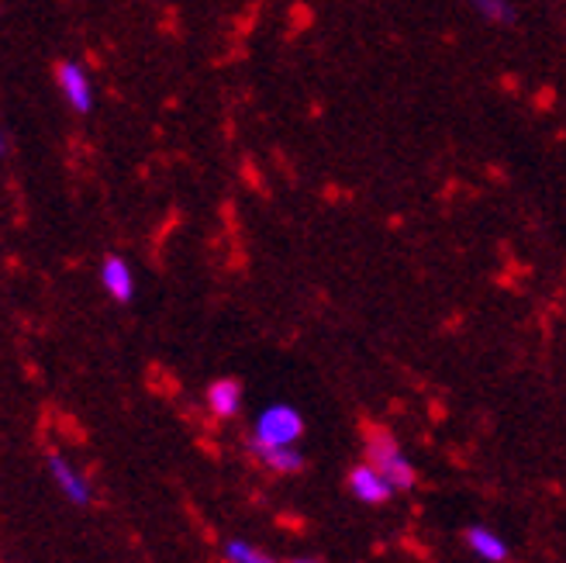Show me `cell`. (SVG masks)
<instances>
[{"instance_id": "11", "label": "cell", "mask_w": 566, "mask_h": 563, "mask_svg": "<svg viewBox=\"0 0 566 563\" xmlns=\"http://www.w3.org/2000/svg\"><path fill=\"white\" fill-rule=\"evenodd\" d=\"M224 560L229 563H276L270 553L256 550V546H249L242 540H232V543H224Z\"/></svg>"}, {"instance_id": "5", "label": "cell", "mask_w": 566, "mask_h": 563, "mask_svg": "<svg viewBox=\"0 0 566 563\" xmlns=\"http://www.w3.org/2000/svg\"><path fill=\"white\" fill-rule=\"evenodd\" d=\"M101 288L107 291L111 301H118V304H128L135 298V277H132V267L122 260V257H104L101 260Z\"/></svg>"}, {"instance_id": "8", "label": "cell", "mask_w": 566, "mask_h": 563, "mask_svg": "<svg viewBox=\"0 0 566 563\" xmlns=\"http://www.w3.org/2000/svg\"><path fill=\"white\" fill-rule=\"evenodd\" d=\"M467 546L488 563H504L507 560V543L497 536V532L484 529V525H470L467 529Z\"/></svg>"}, {"instance_id": "2", "label": "cell", "mask_w": 566, "mask_h": 563, "mask_svg": "<svg viewBox=\"0 0 566 563\" xmlns=\"http://www.w3.org/2000/svg\"><path fill=\"white\" fill-rule=\"evenodd\" d=\"M301 436H304V418H301V411L291 408V405H270L256 418V426H252L249 449L260 457V453H266V449L294 446Z\"/></svg>"}, {"instance_id": "3", "label": "cell", "mask_w": 566, "mask_h": 563, "mask_svg": "<svg viewBox=\"0 0 566 563\" xmlns=\"http://www.w3.org/2000/svg\"><path fill=\"white\" fill-rule=\"evenodd\" d=\"M55 87H60L63 101L76 111V115H87V111L94 107L91 76L83 73L80 63H73V60H60V63H55Z\"/></svg>"}, {"instance_id": "7", "label": "cell", "mask_w": 566, "mask_h": 563, "mask_svg": "<svg viewBox=\"0 0 566 563\" xmlns=\"http://www.w3.org/2000/svg\"><path fill=\"white\" fill-rule=\"evenodd\" d=\"M205 402H208L211 415H218V418H232V415H239V408H242V384L232 380V377H218V380L208 384Z\"/></svg>"}, {"instance_id": "10", "label": "cell", "mask_w": 566, "mask_h": 563, "mask_svg": "<svg viewBox=\"0 0 566 563\" xmlns=\"http://www.w3.org/2000/svg\"><path fill=\"white\" fill-rule=\"evenodd\" d=\"M470 8L491 24H515L518 21L512 0H470Z\"/></svg>"}, {"instance_id": "9", "label": "cell", "mask_w": 566, "mask_h": 563, "mask_svg": "<svg viewBox=\"0 0 566 563\" xmlns=\"http://www.w3.org/2000/svg\"><path fill=\"white\" fill-rule=\"evenodd\" d=\"M260 460L273 470V473H301L304 470V457L297 446H280V449H266L260 453Z\"/></svg>"}, {"instance_id": "6", "label": "cell", "mask_w": 566, "mask_h": 563, "mask_svg": "<svg viewBox=\"0 0 566 563\" xmlns=\"http://www.w3.org/2000/svg\"><path fill=\"white\" fill-rule=\"evenodd\" d=\"M49 473H52V481L60 484V491L73 501V504H91V488H87V481L73 470V463L63 457V453H49Z\"/></svg>"}, {"instance_id": "1", "label": "cell", "mask_w": 566, "mask_h": 563, "mask_svg": "<svg viewBox=\"0 0 566 563\" xmlns=\"http://www.w3.org/2000/svg\"><path fill=\"white\" fill-rule=\"evenodd\" d=\"M363 446H366V463H374L394 484V491H411L418 484V470L401 453V446H398V439H394L390 429L363 426Z\"/></svg>"}, {"instance_id": "4", "label": "cell", "mask_w": 566, "mask_h": 563, "mask_svg": "<svg viewBox=\"0 0 566 563\" xmlns=\"http://www.w3.org/2000/svg\"><path fill=\"white\" fill-rule=\"evenodd\" d=\"M349 491L363 501V504H387L394 494V484L374 467V463H356L346 477Z\"/></svg>"}, {"instance_id": "12", "label": "cell", "mask_w": 566, "mask_h": 563, "mask_svg": "<svg viewBox=\"0 0 566 563\" xmlns=\"http://www.w3.org/2000/svg\"><path fill=\"white\" fill-rule=\"evenodd\" d=\"M287 563H322V560H307V556H297V560H287Z\"/></svg>"}]
</instances>
